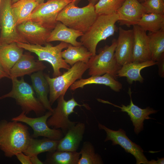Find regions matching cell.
I'll list each match as a JSON object with an SVG mask.
<instances>
[{
	"label": "cell",
	"mask_w": 164,
	"mask_h": 164,
	"mask_svg": "<svg viewBox=\"0 0 164 164\" xmlns=\"http://www.w3.org/2000/svg\"><path fill=\"white\" fill-rule=\"evenodd\" d=\"M12 121H0V149L9 158L23 152L32 138L28 127L19 122Z\"/></svg>",
	"instance_id": "cell-1"
},
{
	"label": "cell",
	"mask_w": 164,
	"mask_h": 164,
	"mask_svg": "<svg viewBox=\"0 0 164 164\" xmlns=\"http://www.w3.org/2000/svg\"><path fill=\"white\" fill-rule=\"evenodd\" d=\"M119 20L117 12L98 15L88 29L81 36L80 42L91 53L96 54L98 43L113 36L116 31L115 23Z\"/></svg>",
	"instance_id": "cell-2"
},
{
	"label": "cell",
	"mask_w": 164,
	"mask_h": 164,
	"mask_svg": "<svg viewBox=\"0 0 164 164\" xmlns=\"http://www.w3.org/2000/svg\"><path fill=\"white\" fill-rule=\"evenodd\" d=\"M75 0L66 5L59 13L57 20L67 27L83 32L87 31L98 15L94 5L91 4L83 7L75 4Z\"/></svg>",
	"instance_id": "cell-3"
},
{
	"label": "cell",
	"mask_w": 164,
	"mask_h": 164,
	"mask_svg": "<svg viewBox=\"0 0 164 164\" xmlns=\"http://www.w3.org/2000/svg\"><path fill=\"white\" fill-rule=\"evenodd\" d=\"M12 88L9 93L0 97V100L10 97L14 99L26 114L33 111L38 116L43 114L46 109L36 96L32 87L25 81L23 77L20 80L11 79Z\"/></svg>",
	"instance_id": "cell-4"
},
{
	"label": "cell",
	"mask_w": 164,
	"mask_h": 164,
	"mask_svg": "<svg viewBox=\"0 0 164 164\" xmlns=\"http://www.w3.org/2000/svg\"><path fill=\"white\" fill-rule=\"evenodd\" d=\"M17 43L19 47L36 54L38 56L39 60L49 63L53 68V77L62 73L60 71L61 69L68 70L70 67L62 56L63 50L67 48L69 43L61 42L54 46L50 43H47L44 46L22 43Z\"/></svg>",
	"instance_id": "cell-5"
},
{
	"label": "cell",
	"mask_w": 164,
	"mask_h": 164,
	"mask_svg": "<svg viewBox=\"0 0 164 164\" xmlns=\"http://www.w3.org/2000/svg\"><path fill=\"white\" fill-rule=\"evenodd\" d=\"M88 69L87 63L78 62L61 75L51 78L44 74L49 87V101L51 105L61 95H65L68 88L75 81L82 78Z\"/></svg>",
	"instance_id": "cell-6"
},
{
	"label": "cell",
	"mask_w": 164,
	"mask_h": 164,
	"mask_svg": "<svg viewBox=\"0 0 164 164\" xmlns=\"http://www.w3.org/2000/svg\"><path fill=\"white\" fill-rule=\"evenodd\" d=\"M116 45L117 40L114 39L111 45H106L99 50L97 54L90 57L87 63L89 75L108 73L116 79L117 72L121 67L118 64L114 56Z\"/></svg>",
	"instance_id": "cell-7"
},
{
	"label": "cell",
	"mask_w": 164,
	"mask_h": 164,
	"mask_svg": "<svg viewBox=\"0 0 164 164\" xmlns=\"http://www.w3.org/2000/svg\"><path fill=\"white\" fill-rule=\"evenodd\" d=\"M64 95L60 96L57 100L56 107L53 109L52 115L48 118L47 123L49 127L56 129H60L63 134L74 125L77 122L71 121L69 116L74 112V109L77 106H83L87 109L89 107L87 105L79 104L73 98L66 101Z\"/></svg>",
	"instance_id": "cell-8"
},
{
	"label": "cell",
	"mask_w": 164,
	"mask_h": 164,
	"mask_svg": "<svg viewBox=\"0 0 164 164\" xmlns=\"http://www.w3.org/2000/svg\"><path fill=\"white\" fill-rule=\"evenodd\" d=\"M12 0H1L0 45L13 43H29L19 33L12 8Z\"/></svg>",
	"instance_id": "cell-9"
},
{
	"label": "cell",
	"mask_w": 164,
	"mask_h": 164,
	"mask_svg": "<svg viewBox=\"0 0 164 164\" xmlns=\"http://www.w3.org/2000/svg\"><path fill=\"white\" fill-rule=\"evenodd\" d=\"M75 0H48L39 4L32 12L28 20L37 22L51 30L58 22L57 18L60 11Z\"/></svg>",
	"instance_id": "cell-10"
},
{
	"label": "cell",
	"mask_w": 164,
	"mask_h": 164,
	"mask_svg": "<svg viewBox=\"0 0 164 164\" xmlns=\"http://www.w3.org/2000/svg\"><path fill=\"white\" fill-rule=\"evenodd\" d=\"M52 112L49 111L44 114L32 118L26 116L22 111L18 116L11 119L12 121L22 122L27 124L33 131L32 137L37 138L43 136L50 139L60 140L63 137V133L60 129L51 128L47 123L48 118L52 115Z\"/></svg>",
	"instance_id": "cell-11"
},
{
	"label": "cell",
	"mask_w": 164,
	"mask_h": 164,
	"mask_svg": "<svg viewBox=\"0 0 164 164\" xmlns=\"http://www.w3.org/2000/svg\"><path fill=\"white\" fill-rule=\"evenodd\" d=\"M100 129L104 130L106 134L105 142L111 141L112 145H119L127 153L132 155L135 158L136 164H148V160L144 154V151L139 145L133 142L126 135V132L121 128L117 131L109 129L98 123Z\"/></svg>",
	"instance_id": "cell-12"
},
{
	"label": "cell",
	"mask_w": 164,
	"mask_h": 164,
	"mask_svg": "<svg viewBox=\"0 0 164 164\" xmlns=\"http://www.w3.org/2000/svg\"><path fill=\"white\" fill-rule=\"evenodd\" d=\"M128 93L130 97V102L127 106L122 104L121 106H119L107 101L100 99H97L99 102L112 105L114 106L121 109L120 111L126 112L130 118L134 126V131L136 135H138L144 129V121L145 119H153L149 117L151 114L156 113L158 111L155 110L148 107L144 109L140 108L135 105L132 101V92L130 88H129Z\"/></svg>",
	"instance_id": "cell-13"
},
{
	"label": "cell",
	"mask_w": 164,
	"mask_h": 164,
	"mask_svg": "<svg viewBox=\"0 0 164 164\" xmlns=\"http://www.w3.org/2000/svg\"><path fill=\"white\" fill-rule=\"evenodd\" d=\"M20 36L29 43L45 45L52 30L30 20L26 21L17 26Z\"/></svg>",
	"instance_id": "cell-14"
},
{
	"label": "cell",
	"mask_w": 164,
	"mask_h": 164,
	"mask_svg": "<svg viewBox=\"0 0 164 164\" xmlns=\"http://www.w3.org/2000/svg\"><path fill=\"white\" fill-rule=\"evenodd\" d=\"M119 34L114 56L118 64L121 66L132 62L133 46L132 29L125 30L118 28Z\"/></svg>",
	"instance_id": "cell-15"
},
{
	"label": "cell",
	"mask_w": 164,
	"mask_h": 164,
	"mask_svg": "<svg viewBox=\"0 0 164 164\" xmlns=\"http://www.w3.org/2000/svg\"><path fill=\"white\" fill-rule=\"evenodd\" d=\"M133 46L132 62L140 63L151 60L149 37L138 25L133 26Z\"/></svg>",
	"instance_id": "cell-16"
},
{
	"label": "cell",
	"mask_w": 164,
	"mask_h": 164,
	"mask_svg": "<svg viewBox=\"0 0 164 164\" xmlns=\"http://www.w3.org/2000/svg\"><path fill=\"white\" fill-rule=\"evenodd\" d=\"M116 12L120 25L128 27L137 25L142 15L146 13L141 3L138 0H125Z\"/></svg>",
	"instance_id": "cell-17"
},
{
	"label": "cell",
	"mask_w": 164,
	"mask_h": 164,
	"mask_svg": "<svg viewBox=\"0 0 164 164\" xmlns=\"http://www.w3.org/2000/svg\"><path fill=\"white\" fill-rule=\"evenodd\" d=\"M46 68L41 61L36 60L30 53L23 54L10 70V79L29 75L39 71H43Z\"/></svg>",
	"instance_id": "cell-18"
},
{
	"label": "cell",
	"mask_w": 164,
	"mask_h": 164,
	"mask_svg": "<svg viewBox=\"0 0 164 164\" xmlns=\"http://www.w3.org/2000/svg\"><path fill=\"white\" fill-rule=\"evenodd\" d=\"M85 130L84 123L77 122L70 128L60 140L56 150L74 151L78 149Z\"/></svg>",
	"instance_id": "cell-19"
},
{
	"label": "cell",
	"mask_w": 164,
	"mask_h": 164,
	"mask_svg": "<svg viewBox=\"0 0 164 164\" xmlns=\"http://www.w3.org/2000/svg\"><path fill=\"white\" fill-rule=\"evenodd\" d=\"M81 32L70 28L60 21H58L54 28L51 31L47 40V43L54 41L70 44L74 46L82 45L77 39L83 34Z\"/></svg>",
	"instance_id": "cell-20"
},
{
	"label": "cell",
	"mask_w": 164,
	"mask_h": 164,
	"mask_svg": "<svg viewBox=\"0 0 164 164\" xmlns=\"http://www.w3.org/2000/svg\"><path fill=\"white\" fill-rule=\"evenodd\" d=\"M157 62L149 60L140 63L131 62L125 64L121 67L117 71L118 77H125L128 83L132 84L134 81L142 83L144 78L140 72L143 69L156 65Z\"/></svg>",
	"instance_id": "cell-21"
},
{
	"label": "cell",
	"mask_w": 164,
	"mask_h": 164,
	"mask_svg": "<svg viewBox=\"0 0 164 164\" xmlns=\"http://www.w3.org/2000/svg\"><path fill=\"white\" fill-rule=\"evenodd\" d=\"M32 88L36 96L46 110L53 112L48 97L49 87L43 71H39L33 73L30 76Z\"/></svg>",
	"instance_id": "cell-22"
},
{
	"label": "cell",
	"mask_w": 164,
	"mask_h": 164,
	"mask_svg": "<svg viewBox=\"0 0 164 164\" xmlns=\"http://www.w3.org/2000/svg\"><path fill=\"white\" fill-rule=\"evenodd\" d=\"M104 85L109 86L115 92H119L122 88V85L112 75L105 73L103 75L92 76L86 78H81L75 81L70 86V89L74 91L79 88H83L84 86L91 84Z\"/></svg>",
	"instance_id": "cell-23"
},
{
	"label": "cell",
	"mask_w": 164,
	"mask_h": 164,
	"mask_svg": "<svg viewBox=\"0 0 164 164\" xmlns=\"http://www.w3.org/2000/svg\"><path fill=\"white\" fill-rule=\"evenodd\" d=\"M23 49L16 43L0 46V62L9 75L11 69L23 55Z\"/></svg>",
	"instance_id": "cell-24"
},
{
	"label": "cell",
	"mask_w": 164,
	"mask_h": 164,
	"mask_svg": "<svg viewBox=\"0 0 164 164\" xmlns=\"http://www.w3.org/2000/svg\"><path fill=\"white\" fill-rule=\"evenodd\" d=\"M62 56L65 62L72 66L79 61L87 63L92 54L83 45L74 46L69 44L67 49L62 51Z\"/></svg>",
	"instance_id": "cell-25"
},
{
	"label": "cell",
	"mask_w": 164,
	"mask_h": 164,
	"mask_svg": "<svg viewBox=\"0 0 164 164\" xmlns=\"http://www.w3.org/2000/svg\"><path fill=\"white\" fill-rule=\"evenodd\" d=\"M59 140L45 138L38 139L31 138L29 144L23 153L29 157L45 152H52L56 150Z\"/></svg>",
	"instance_id": "cell-26"
},
{
	"label": "cell",
	"mask_w": 164,
	"mask_h": 164,
	"mask_svg": "<svg viewBox=\"0 0 164 164\" xmlns=\"http://www.w3.org/2000/svg\"><path fill=\"white\" fill-rule=\"evenodd\" d=\"M38 4L36 0H19L12 4V11L17 26L28 21Z\"/></svg>",
	"instance_id": "cell-27"
},
{
	"label": "cell",
	"mask_w": 164,
	"mask_h": 164,
	"mask_svg": "<svg viewBox=\"0 0 164 164\" xmlns=\"http://www.w3.org/2000/svg\"><path fill=\"white\" fill-rule=\"evenodd\" d=\"M79 152L56 150L48 152L44 163L48 164H77L80 157Z\"/></svg>",
	"instance_id": "cell-28"
},
{
	"label": "cell",
	"mask_w": 164,
	"mask_h": 164,
	"mask_svg": "<svg viewBox=\"0 0 164 164\" xmlns=\"http://www.w3.org/2000/svg\"><path fill=\"white\" fill-rule=\"evenodd\" d=\"M148 36L151 54V60L157 62L164 57V29L150 32Z\"/></svg>",
	"instance_id": "cell-29"
},
{
	"label": "cell",
	"mask_w": 164,
	"mask_h": 164,
	"mask_svg": "<svg viewBox=\"0 0 164 164\" xmlns=\"http://www.w3.org/2000/svg\"><path fill=\"white\" fill-rule=\"evenodd\" d=\"M137 25L146 32H155L164 29V15L145 13Z\"/></svg>",
	"instance_id": "cell-30"
},
{
	"label": "cell",
	"mask_w": 164,
	"mask_h": 164,
	"mask_svg": "<svg viewBox=\"0 0 164 164\" xmlns=\"http://www.w3.org/2000/svg\"><path fill=\"white\" fill-rule=\"evenodd\" d=\"M80 153V156L77 164H103L101 157L95 153L93 145L89 142L83 143Z\"/></svg>",
	"instance_id": "cell-31"
},
{
	"label": "cell",
	"mask_w": 164,
	"mask_h": 164,
	"mask_svg": "<svg viewBox=\"0 0 164 164\" xmlns=\"http://www.w3.org/2000/svg\"><path fill=\"white\" fill-rule=\"evenodd\" d=\"M125 0H99L94 5L98 15L116 13Z\"/></svg>",
	"instance_id": "cell-32"
},
{
	"label": "cell",
	"mask_w": 164,
	"mask_h": 164,
	"mask_svg": "<svg viewBox=\"0 0 164 164\" xmlns=\"http://www.w3.org/2000/svg\"><path fill=\"white\" fill-rule=\"evenodd\" d=\"M141 4L146 13L164 15V0H146Z\"/></svg>",
	"instance_id": "cell-33"
},
{
	"label": "cell",
	"mask_w": 164,
	"mask_h": 164,
	"mask_svg": "<svg viewBox=\"0 0 164 164\" xmlns=\"http://www.w3.org/2000/svg\"><path fill=\"white\" fill-rule=\"evenodd\" d=\"M15 156L22 164H32L30 161V157L25 154L23 152L18 153Z\"/></svg>",
	"instance_id": "cell-34"
},
{
	"label": "cell",
	"mask_w": 164,
	"mask_h": 164,
	"mask_svg": "<svg viewBox=\"0 0 164 164\" xmlns=\"http://www.w3.org/2000/svg\"><path fill=\"white\" fill-rule=\"evenodd\" d=\"M159 67V74L161 77H164V57L161 59L159 61L157 62Z\"/></svg>",
	"instance_id": "cell-35"
},
{
	"label": "cell",
	"mask_w": 164,
	"mask_h": 164,
	"mask_svg": "<svg viewBox=\"0 0 164 164\" xmlns=\"http://www.w3.org/2000/svg\"><path fill=\"white\" fill-rule=\"evenodd\" d=\"M4 77L10 79L9 74L6 71L0 62V79Z\"/></svg>",
	"instance_id": "cell-36"
},
{
	"label": "cell",
	"mask_w": 164,
	"mask_h": 164,
	"mask_svg": "<svg viewBox=\"0 0 164 164\" xmlns=\"http://www.w3.org/2000/svg\"><path fill=\"white\" fill-rule=\"evenodd\" d=\"M32 164H43L44 162L40 161L38 157V155H33L30 157Z\"/></svg>",
	"instance_id": "cell-37"
},
{
	"label": "cell",
	"mask_w": 164,
	"mask_h": 164,
	"mask_svg": "<svg viewBox=\"0 0 164 164\" xmlns=\"http://www.w3.org/2000/svg\"><path fill=\"white\" fill-rule=\"evenodd\" d=\"M157 160H155L154 159H152L150 161H148V164H164V158H157Z\"/></svg>",
	"instance_id": "cell-38"
},
{
	"label": "cell",
	"mask_w": 164,
	"mask_h": 164,
	"mask_svg": "<svg viewBox=\"0 0 164 164\" xmlns=\"http://www.w3.org/2000/svg\"><path fill=\"white\" fill-rule=\"evenodd\" d=\"M99 0H88L89 3L94 5Z\"/></svg>",
	"instance_id": "cell-39"
},
{
	"label": "cell",
	"mask_w": 164,
	"mask_h": 164,
	"mask_svg": "<svg viewBox=\"0 0 164 164\" xmlns=\"http://www.w3.org/2000/svg\"><path fill=\"white\" fill-rule=\"evenodd\" d=\"M36 1L39 4H40L44 2L45 0H36Z\"/></svg>",
	"instance_id": "cell-40"
},
{
	"label": "cell",
	"mask_w": 164,
	"mask_h": 164,
	"mask_svg": "<svg viewBox=\"0 0 164 164\" xmlns=\"http://www.w3.org/2000/svg\"><path fill=\"white\" fill-rule=\"evenodd\" d=\"M75 4L77 6L78 4L81 0H75Z\"/></svg>",
	"instance_id": "cell-41"
},
{
	"label": "cell",
	"mask_w": 164,
	"mask_h": 164,
	"mask_svg": "<svg viewBox=\"0 0 164 164\" xmlns=\"http://www.w3.org/2000/svg\"><path fill=\"white\" fill-rule=\"evenodd\" d=\"M19 0H12V3H15L18 1Z\"/></svg>",
	"instance_id": "cell-42"
},
{
	"label": "cell",
	"mask_w": 164,
	"mask_h": 164,
	"mask_svg": "<svg viewBox=\"0 0 164 164\" xmlns=\"http://www.w3.org/2000/svg\"><path fill=\"white\" fill-rule=\"evenodd\" d=\"M139 2H142L146 0H138Z\"/></svg>",
	"instance_id": "cell-43"
},
{
	"label": "cell",
	"mask_w": 164,
	"mask_h": 164,
	"mask_svg": "<svg viewBox=\"0 0 164 164\" xmlns=\"http://www.w3.org/2000/svg\"></svg>",
	"instance_id": "cell-44"
}]
</instances>
